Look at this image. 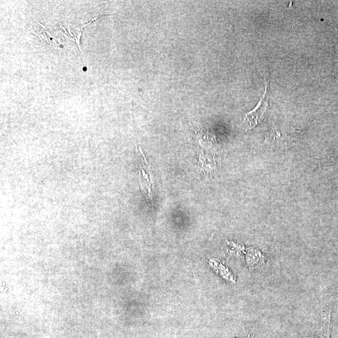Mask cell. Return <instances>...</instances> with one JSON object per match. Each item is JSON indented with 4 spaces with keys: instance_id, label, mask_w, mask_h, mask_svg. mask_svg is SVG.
Returning a JSON list of instances; mask_svg holds the SVG:
<instances>
[{
    "instance_id": "3",
    "label": "cell",
    "mask_w": 338,
    "mask_h": 338,
    "mask_svg": "<svg viewBox=\"0 0 338 338\" xmlns=\"http://www.w3.org/2000/svg\"><path fill=\"white\" fill-rule=\"evenodd\" d=\"M331 323H332V321H331V312H330L329 321H328L327 330L323 331V332L319 336V338H330Z\"/></svg>"
},
{
    "instance_id": "2",
    "label": "cell",
    "mask_w": 338,
    "mask_h": 338,
    "mask_svg": "<svg viewBox=\"0 0 338 338\" xmlns=\"http://www.w3.org/2000/svg\"><path fill=\"white\" fill-rule=\"evenodd\" d=\"M264 257L259 251H253L249 254L248 262L251 267L257 266V265L259 267L264 264Z\"/></svg>"
},
{
    "instance_id": "1",
    "label": "cell",
    "mask_w": 338,
    "mask_h": 338,
    "mask_svg": "<svg viewBox=\"0 0 338 338\" xmlns=\"http://www.w3.org/2000/svg\"><path fill=\"white\" fill-rule=\"evenodd\" d=\"M267 85L262 97L258 103L256 107L245 116L242 123V126L245 130H250L256 126L258 123L264 118L267 110V100L266 97Z\"/></svg>"
}]
</instances>
